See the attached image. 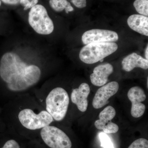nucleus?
Listing matches in <instances>:
<instances>
[{"mask_svg":"<svg viewBox=\"0 0 148 148\" xmlns=\"http://www.w3.org/2000/svg\"><path fill=\"white\" fill-rule=\"evenodd\" d=\"M41 76L38 66L26 63L14 52H6L0 59V77L10 92L28 90L39 82Z\"/></svg>","mask_w":148,"mask_h":148,"instance_id":"obj_1","label":"nucleus"},{"mask_svg":"<svg viewBox=\"0 0 148 148\" xmlns=\"http://www.w3.org/2000/svg\"><path fill=\"white\" fill-rule=\"evenodd\" d=\"M70 98L63 88L57 87L51 90L45 100V110L53 120L61 121L65 118L69 108Z\"/></svg>","mask_w":148,"mask_h":148,"instance_id":"obj_2","label":"nucleus"},{"mask_svg":"<svg viewBox=\"0 0 148 148\" xmlns=\"http://www.w3.org/2000/svg\"><path fill=\"white\" fill-rule=\"evenodd\" d=\"M118 48L115 42L90 43L81 49L79 57L85 64H95L112 54Z\"/></svg>","mask_w":148,"mask_h":148,"instance_id":"obj_3","label":"nucleus"},{"mask_svg":"<svg viewBox=\"0 0 148 148\" xmlns=\"http://www.w3.org/2000/svg\"><path fill=\"white\" fill-rule=\"evenodd\" d=\"M17 119L21 126L32 130H41L50 125L53 121L52 117L45 109L38 113L31 108H25L19 110Z\"/></svg>","mask_w":148,"mask_h":148,"instance_id":"obj_4","label":"nucleus"},{"mask_svg":"<svg viewBox=\"0 0 148 148\" xmlns=\"http://www.w3.org/2000/svg\"><path fill=\"white\" fill-rule=\"evenodd\" d=\"M30 27L38 34L50 35L53 32L54 24L43 5L37 4L30 9L28 15Z\"/></svg>","mask_w":148,"mask_h":148,"instance_id":"obj_5","label":"nucleus"},{"mask_svg":"<svg viewBox=\"0 0 148 148\" xmlns=\"http://www.w3.org/2000/svg\"><path fill=\"white\" fill-rule=\"evenodd\" d=\"M40 136L51 148H71L72 143L66 133L58 127L49 125L42 128Z\"/></svg>","mask_w":148,"mask_h":148,"instance_id":"obj_6","label":"nucleus"},{"mask_svg":"<svg viewBox=\"0 0 148 148\" xmlns=\"http://www.w3.org/2000/svg\"><path fill=\"white\" fill-rule=\"evenodd\" d=\"M119 40L116 32L106 29H93L85 32L82 37L84 44L92 42H115Z\"/></svg>","mask_w":148,"mask_h":148,"instance_id":"obj_7","label":"nucleus"},{"mask_svg":"<svg viewBox=\"0 0 148 148\" xmlns=\"http://www.w3.org/2000/svg\"><path fill=\"white\" fill-rule=\"evenodd\" d=\"M127 97L132 103L131 115L138 118L144 114L146 110V106L142 103L145 101L146 95L145 91L138 86L131 88L127 92Z\"/></svg>","mask_w":148,"mask_h":148,"instance_id":"obj_8","label":"nucleus"},{"mask_svg":"<svg viewBox=\"0 0 148 148\" xmlns=\"http://www.w3.org/2000/svg\"><path fill=\"white\" fill-rule=\"evenodd\" d=\"M119 85L116 82H112L102 86L98 89L92 100V105L95 109L103 108L108 104V100L114 95L119 89Z\"/></svg>","mask_w":148,"mask_h":148,"instance_id":"obj_9","label":"nucleus"},{"mask_svg":"<svg viewBox=\"0 0 148 148\" xmlns=\"http://www.w3.org/2000/svg\"><path fill=\"white\" fill-rule=\"evenodd\" d=\"M90 92V86L86 83H83L78 88L73 89L72 91L71 94L72 103L76 105L81 112H85L87 110L88 106L87 98Z\"/></svg>","mask_w":148,"mask_h":148,"instance_id":"obj_10","label":"nucleus"},{"mask_svg":"<svg viewBox=\"0 0 148 148\" xmlns=\"http://www.w3.org/2000/svg\"><path fill=\"white\" fill-rule=\"evenodd\" d=\"M113 71V67L109 63L96 66L90 75L91 83L95 86H103L107 83L108 77Z\"/></svg>","mask_w":148,"mask_h":148,"instance_id":"obj_11","label":"nucleus"},{"mask_svg":"<svg viewBox=\"0 0 148 148\" xmlns=\"http://www.w3.org/2000/svg\"><path fill=\"white\" fill-rule=\"evenodd\" d=\"M122 69L126 72L131 71L135 68L147 70L148 60L136 53H132L125 57L122 61Z\"/></svg>","mask_w":148,"mask_h":148,"instance_id":"obj_12","label":"nucleus"},{"mask_svg":"<svg viewBox=\"0 0 148 148\" xmlns=\"http://www.w3.org/2000/svg\"><path fill=\"white\" fill-rule=\"evenodd\" d=\"M127 24L130 29L137 33L148 36V17L141 14L130 15L127 19Z\"/></svg>","mask_w":148,"mask_h":148,"instance_id":"obj_13","label":"nucleus"},{"mask_svg":"<svg viewBox=\"0 0 148 148\" xmlns=\"http://www.w3.org/2000/svg\"><path fill=\"white\" fill-rule=\"evenodd\" d=\"M116 114V112L113 107L107 106L99 114V119L95 121V126L99 130H103L107 123L111 121Z\"/></svg>","mask_w":148,"mask_h":148,"instance_id":"obj_14","label":"nucleus"},{"mask_svg":"<svg viewBox=\"0 0 148 148\" xmlns=\"http://www.w3.org/2000/svg\"><path fill=\"white\" fill-rule=\"evenodd\" d=\"M50 7L56 12H62L65 10L67 14L74 10L71 3L68 0H49Z\"/></svg>","mask_w":148,"mask_h":148,"instance_id":"obj_15","label":"nucleus"},{"mask_svg":"<svg viewBox=\"0 0 148 148\" xmlns=\"http://www.w3.org/2000/svg\"><path fill=\"white\" fill-rule=\"evenodd\" d=\"M133 6L138 13L148 16V0H135Z\"/></svg>","mask_w":148,"mask_h":148,"instance_id":"obj_16","label":"nucleus"},{"mask_svg":"<svg viewBox=\"0 0 148 148\" xmlns=\"http://www.w3.org/2000/svg\"><path fill=\"white\" fill-rule=\"evenodd\" d=\"M99 138L101 142V146L103 148H114L113 144L110 138L105 132L100 133Z\"/></svg>","mask_w":148,"mask_h":148,"instance_id":"obj_17","label":"nucleus"},{"mask_svg":"<svg viewBox=\"0 0 148 148\" xmlns=\"http://www.w3.org/2000/svg\"><path fill=\"white\" fill-rule=\"evenodd\" d=\"M128 148H148V141L145 138L135 140Z\"/></svg>","mask_w":148,"mask_h":148,"instance_id":"obj_18","label":"nucleus"},{"mask_svg":"<svg viewBox=\"0 0 148 148\" xmlns=\"http://www.w3.org/2000/svg\"><path fill=\"white\" fill-rule=\"evenodd\" d=\"M103 130L104 132L106 134L115 133L118 131L119 127L117 125L110 121L107 123Z\"/></svg>","mask_w":148,"mask_h":148,"instance_id":"obj_19","label":"nucleus"},{"mask_svg":"<svg viewBox=\"0 0 148 148\" xmlns=\"http://www.w3.org/2000/svg\"><path fill=\"white\" fill-rule=\"evenodd\" d=\"M39 0H20V4L24 7V10L31 9L38 4Z\"/></svg>","mask_w":148,"mask_h":148,"instance_id":"obj_20","label":"nucleus"},{"mask_svg":"<svg viewBox=\"0 0 148 148\" xmlns=\"http://www.w3.org/2000/svg\"><path fill=\"white\" fill-rule=\"evenodd\" d=\"M71 2L77 8H85L87 5L86 0H70Z\"/></svg>","mask_w":148,"mask_h":148,"instance_id":"obj_21","label":"nucleus"},{"mask_svg":"<svg viewBox=\"0 0 148 148\" xmlns=\"http://www.w3.org/2000/svg\"><path fill=\"white\" fill-rule=\"evenodd\" d=\"M2 148H20V147L15 140H10L6 142Z\"/></svg>","mask_w":148,"mask_h":148,"instance_id":"obj_22","label":"nucleus"},{"mask_svg":"<svg viewBox=\"0 0 148 148\" xmlns=\"http://www.w3.org/2000/svg\"><path fill=\"white\" fill-rule=\"evenodd\" d=\"M1 1L7 4L14 5L20 3V0H1Z\"/></svg>","mask_w":148,"mask_h":148,"instance_id":"obj_23","label":"nucleus"},{"mask_svg":"<svg viewBox=\"0 0 148 148\" xmlns=\"http://www.w3.org/2000/svg\"><path fill=\"white\" fill-rule=\"evenodd\" d=\"M148 46H147V48H146L145 50V59L148 60Z\"/></svg>","mask_w":148,"mask_h":148,"instance_id":"obj_24","label":"nucleus"},{"mask_svg":"<svg viewBox=\"0 0 148 148\" xmlns=\"http://www.w3.org/2000/svg\"><path fill=\"white\" fill-rule=\"evenodd\" d=\"M1 0H0V6H1Z\"/></svg>","mask_w":148,"mask_h":148,"instance_id":"obj_25","label":"nucleus"}]
</instances>
